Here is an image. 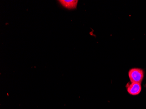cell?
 Returning <instances> with one entry per match:
<instances>
[{
  "instance_id": "3957f363",
  "label": "cell",
  "mask_w": 146,
  "mask_h": 109,
  "mask_svg": "<svg viewBox=\"0 0 146 109\" xmlns=\"http://www.w3.org/2000/svg\"><path fill=\"white\" fill-rule=\"evenodd\" d=\"M59 1L64 8L69 9H76L78 3V1L76 0H62Z\"/></svg>"
},
{
  "instance_id": "6da1fadb",
  "label": "cell",
  "mask_w": 146,
  "mask_h": 109,
  "mask_svg": "<svg viewBox=\"0 0 146 109\" xmlns=\"http://www.w3.org/2000/svg\"><path fill=\"white\" fill-rule=\"evenodd\" d=\"M128 77L130 82L141 83L144 78V72L141 68H132L129 71Z\"/></svg>"
},
{
  "instance_id": "7a4b0ae2",
  "label": "cell",
  "mask_w": 146,
  "mask_h": 109,
  "mask_svg": "<svg viewBox=\"0 0 146 109\" xmlns=\"http://www.w3.org/2000/svg\"><path fill=\"white\" fill-rule=\"evenodd\" d=\"M126 88L128 93L133 96L138 95L142 91L141 83L130 82L127 83Z\"/></svg>"
}]
</instances>
